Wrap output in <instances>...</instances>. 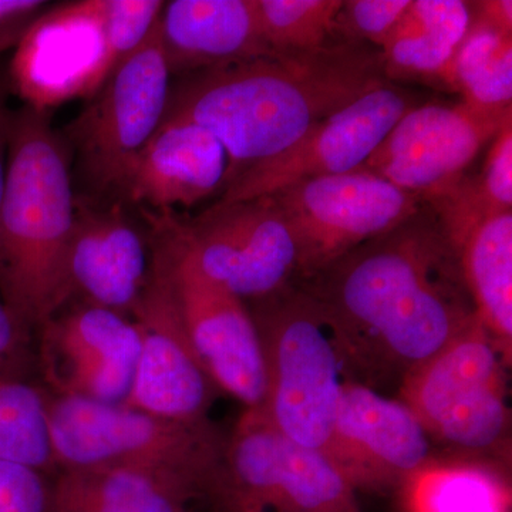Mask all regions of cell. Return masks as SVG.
<instances>
[{
    "label": "cell",
    "instance_id": "1",
    "mask_svg": "<svg viewBox=\"0 0 512 512\" xmlns=\"http://www.w3.org/2000/svg\"><path fill=\"white\" fill-rule=\"evenodd\" d=\"M338 335L350 379L397 386L477 316L439 212L420 210L298 281Z\"/></svg>",
    "mask_w": 512,
    "mask_h": 512
},
{
    "label": "cell",
    "instance_id": "2",
    "mask_svg": "<svg viewBox=\"0 0 512 512\" xmlns=\"http://www.w3.org/2000/svg\"><path fill=\"white\" fill-rule=\"evenodd\" d=\"M387 80L382 52L365 42L268 52L178 77L163 121H187L217 137L228 158L225 188Z\"/></svg>",
    "mask_w": 512,
    "mask_h": 512
},
{
    "label": "cell",
    "instance_id": "3",
    "mask_svg": "<svg viewBox=\"0 0 512 512\" xmlns=\"http://www.w3.org/2000/svg\"><path fill=\"white\" fill-rule=\"evenodd\" d=\"M74 215L69 158L49 111H13L0 202V299L32 333L70 301Z\"/></svg>",
    "mask_w": 512,
    "mask_h": 512
},
{
    "label": "cell",
    "instance_id": "4",
    "mask_svg": "<svg viewBox=\"0 0 512 512\" xmlns=\"http://www.w3.org/2000/svg\"><path fill=\"white\" fill-rule=\"evenodd\" d=\"M163 8L160 0H80L39 13L10 60V90L40 111L92 99Z\"/></svg>",
    "mask_w": 512,
    "mask_h": 512
},
{
    "label": "cell",
    "instance_id": "5",
    "mask_svg": "<svg viewBox=\"0 0 512 512\" xmlns=\"http://www.w3.org/2000/svg\"><path fill=\"white\" fill-rule=\"evenodd\" d=\"M264 356L265 416L289 440L328 453L350 375L336 330L296 282L247 303Z\"/></svg>",
    "mask_w": 512,
    "mask_h": 512
},
{
    "label": "cell",
    "instance_id": "6",
    "mask_svg": "<svg viewBox=\"0 0 512 512\" xmlns=\"http://www.w3.org/2000/svg\"><path fill=\"white\" fill-rule=\"evenodd\" d=\"M507 359L476 318L439 353L416 367L399 387L431 443L458 458L505 464L511 454Z\"/></svg>",
    "mask_w": 512,
    "mask_h": 512
},
{
    "label": "cell",
    "instance_id": "7",
    "mask_svg": "<svg viewBox=\"0 0 512 512\" xmlns=\"http://www.w3.org/2000/svg\"><path fill=\"white\" fill-rule=\"evenodd\" d=\"M47 414L59 471L107 466L170 471L207 484L208 498L220 477L227 439L212 423H181L121 403L49 392Z\"/></svg>",
    "mask_w": 512,
    "mask_h": 512
},
{
    "label": "cell",
    "instance_id": "8",
    "mask_svg": "<svg viewBox=\"0 0 512 512\" xmlns=\"http://www.w3.org/2000/svg\"><path fill=\"white\" fill-rule=\"evenodd\" d=\"M208 503L214 512H359L339 468L279 433L261 407L239 417Z\"/></svg>",
    "mask_w": 512,
    "mask_h": 512
},
{
    "label": "cell",
    "instance_id": "9",
    "mask_svg": "<svg viewBox=\"0 0 512 512\" xmlns=\"http://www.w3.org/2000/svg\"><path fill=\"white\" fill-rule=\"evenodd\" d=\"M170 89L157 20L146 40L66 128L80 170L94 191L120 194L134 158L161 126Z\"/></svg>",
    "mask_w": 512,
    "mask_h": 512
},
{
    "label": "cell",
    "instance_id": "10",
    "mask_svg": "<svg viewBox=\"0 0 512 512\" xmlns=\"http://www.w3.org/2000/svg\"><path fill=\"white\" fill-rule=\"evenodd\" d=\"M153 234L147 284L130 315L140 335V355L121 404L181 423H211L208 414L221 392L188 338L167 242L160 232Z\"/></svg>",
    "mask_w": 512,
    "mask_h": 512
},
{
    "label": "cell",
    "instance_id": "11",
    "mask_svg": "<svg viewBox=\"0 0 512 512\" xmlns=\"http://www.w3.org/2000/svg\"><path fill=\"white\" fill-rule=\"evenodd\" d=\"M178 235L200 271L245 303L284 291L301 278V252L275 195L215 202Z\"/></svg>",
    "mask_w": 512,
    "mask_h": 512
},
{
    "label": "cell",
    "instance_id": "12",
    "mask_svg": "<svg viewBox=\"0 0 512 512\" xmlns=\"http://www.w3.org/2000/svg\"><path fill=\"white\" fill-rule=\"evenodd\" d=\"M150 220L167 242L175 292L195 355L220 392L235 397L245 409H259L266 393L264 356L247 303L202 274L171 212Z\"/></svg>",
    "mask_w": 512,
    "mask_h": 512
},
{
    "label": "cell",
    "instance_id": "13",
    "mask_svg": "<svg viewBox=\"0 0 512 512\" xmlns=\"http://www.w3.org/2000/svg\"><path fill=\"white\" fill-rule=\"evenodd\" d=\"M301 252V281L412 217L420 198L356 168L275 192Z\"/></svg>",
    "mask_w": 512,
    "mask_h": 512
},
{
    "label": "cell",
    "instance_id": "14",
    "mask_svg": "<svg viewBox=\"0 0 512 512\" xmlns=\"http://www.w3.org/2000/svg\"><path fill=\"white\" fill-rule=\"evenodd\" d=\"M511 110H481L466 103L414 106L394 124L363 170L379 175L423 202L456 188Z\"/></svg>",
    "mask_w": 512,
    "mask_h": 512
},
{
    "label": "cell",
    "instance_id": "15",
    "mask_svg": "<svg viewBox=\"0 0 512 512\" xmlns=\"http://www.w3.org/2000/svg\"><path fill=\"white\" fill-rule=\"evenodd\" d=\"M412 107V94L387 80L313 124L282 153L239 174L218 202L264 197L301 181L356 170Z\"/></svg>",
    "mask_w": 512,
    "mask_h": 512
},
{
    "label": "cell",
    "instance_id": "16",
    "mask_svg": "<svg viewBox=\"0 0 512 512\" xmlns=\"http://www.w3.org/2000/svg\"><path fill=\"white\" fill-rule=\"evenodd\" d=\"M36 333L37 363L50 394L124 402L140 355V335L133 320L80 303L57 312Z\"/></svg>",
    "mask_w": 512,
    "mask_h": 512
},
{
    "label": "cell",
    "instance_id": "17",
    "mask_svg": "<svg viewBox=\"0 0 512 512\" xmlns=\"http://www.w3.org/2000/svg\"><path fill=\"white\" fill-rule=\"evenodd\" d=\"M326 457L355 490L375 491L403 488L436 460L429 434L406 403L353 380L340 394Z\"/></svg>",
    "mask_w": 512,
    "mask_h": 512
},
{
    "label": "cell",
    "instance_id": "18",
    "mask_svg": "<svg viewBox=\"0 0 512 512\" xmlns=\"http://www.w3.org/2000/svg\"><path fill=\"white\" fill-rule=\"evenodd\" d=\"M427 204L439 212L456 244L478 318L511 360L512 211L487 210L468 178Z\"/></svg>",
    "mask_w": 512,
    "mask_h": 512
},
{
    "label": "cell",
    "instance_id": "19",
    "mask_svg": "<svg viewBox=\"0 0 512 512\" xmlns=\"http://www.w3.org/2000/svg\"><path fill=\"white\" fill-rule=\"evenodd\" d=\"M147 242L119 204L107 208L76 201L67 251L70 299L79 296L130 318L150 272Z\"/></svg>",
    "mask_w": 512,
    "mask_h": 512
},
{
    "label": "cell",
    "instance_id": "20",
    "mask_svg": "<svg viewBox=\"0 0 512 512\" xmlns=\"http://www.w3.org/2000/svg\"><path fill=\"white\" fill-rule=\"evenodd\" d=\"M227 168V153L210 131L163 121L134 158L119 195L160 212L188 208L224 185Z\"/></svg>",
    "mask_w": 512,
    "mask_h": 512
},
{
    "label": "cell",
    "instance_id": "21",
    "mask_svg": "<svg viewBox=\"0 0 512 512\" xmlns=\"http://www.w3.org/2000/svg\"><path fill=\"white\" fill-rule=\"evenodd\" d=\"M158 33L171 76L272 52L256 0H173L164 3Z\"/></svg>",
    "mask_w": 512,
    "mask_h": 512
},
{
    "label": "cell",
    "instance_id": "22",
    "mask_svg": "<svg viewBox=\"0 0 512 512\" xmlns=\"http://www.w3.org/2000/svg\"><path fill=\"white\" fill-rule=\"evenodd\" d=\"M195 478L133 466L60 470L52 484L50 512H185L208 500Z\"/></svg>",
    "mask_w": 512,
    "mask_h": 512
},
{
    "label": "cell",
    "instance_id": "23",
    "mask_svg": "<svg viewBox=\"0 0 512 512\" xmlns=\"http://www.w3.org/2000/svg\"><path fill=\"white\" fill-rule=\"evenodd\" d=\"M471 19V3L410 0L380 49L387 79L441 82Z\"/></svg>",
    "mask_w": 512,
    "mask_h": 512
},
{
    "label": "cell",
    "instance_id": "24",
    "mask_svg": "<svg viewBox=\"0 0 512 512\" xmlns=\"http://www.w3.org/2000/svg\"><path fill=\"white\" fill-rule=\"evenodd\" d=\"M403 490L409 512H510V485L500 466L470 458H436Z\"/></svg>",
    "mask_w": 512,
    "mask_h": 512
},
{
    "label": "cell",
    "instance_id": "25",
    "mask_svg": "<svg viewBox=\"0 0 512 512\" xmlns=\"http://www.w3.org/2000/svg\"><path fill=\"white\" fill-rule=\"evenodd\" d=\"M440 83L460 93L467 106L511 110L512 35L473 16Z\"/></svg>",
    "mask_w": 512,
    "mask_h": 512
},
{
    "label": "cell",
    "instance_id": "26",
    "mask_svg": "<svg viewBox=\"0 0 512 512\" xmlns=\"http://www.w3.org/2000/svg\"><path fill=\"white\" fill-rule=\"evenodd\" d=\"M0 460L35 468L46 476L59 473L47 392L25 377H0Z\"/></svg>",
    "mask_w": 512,
    "mask_h": 512
},
{
    "label": "cell",
    "instance_id": "27",
    "mask_svg": "<svg viewBox=\"0 0 512 512\" xmlns=\"http://www.w3.org/2000/svg\"><path fill=\"white\" fill-rule=\"evenodd\" d=\"M342 0H256L272 52H311L340 42L336 19Z\"/></svg>",
    "mask_w": 512,
    "mask_h": 512
},
{
    "label": "cell",
    "instance_id": "28",
    "mask_svg": "<svg viewBox=\"0 0 512 512\" xmlns=\"http://www.w3.org/2000/svg\"><path fill=\"white\" fill-rule=\"evenodd\" d=\"M410 0H349L336 19L340 39L365 42L382 49L387 37L409 8Z\"/></svg>",
    "mask_w": 512,
    "mask_h": 512
},
{
    "label": "cell",
    "instance_id": "29",
    "mask_svg": "<svg viewBox=\"0 0 512 512\" xmlns=\"http://www.w3.org/2000/svg\"><path fill=\"white\" fill-rule=\"evenodd\" d=\"M471 183L487 210L512 211V119L491 140L483 171Z\"/></svg>",
    "mask_w": 512,
    "mask_h": 512
},
{
    "label": "cell",
    "instance_id": "30",
    "mask_svg": "<svg viewBox=\"0 0 512 512\" xmlns=\"http://www.w3.org/2000/svg\"><path fill=\"white\" fill-rule=\"evenodd\" d=\"M52 484L35 468L0 460V512H50Z\"/></svg>",
    "mask_w": 512,
    "mask_h": 512
},
{
    "label": "cell",
    "instance_id": "31",
    "mask_svg": "<svg viewBox=\"0 0 512 512\" xmlns=\"http://www.w3.org/2000/svg\"><path fill=\"white\" fill-rule=\"evenodd\" d=\"M32 332L0 299V377H25Z\"/></svg>",
    "mask_w": 512,
    "mask_h": 512
},
{
    "label": "cell",
    "instance_id": "32",
    "mask_svg": "<svg viewBox=\"0 0 512 512\" xmlns=\"http://www.w3.org/2000/svg\"><path fill=\"white\" fill-rule=\"evenodd\" d=\"M10 94L12 90H10L8 69L0 66V202L5 191L10 126H12L13 111H15L10 109Z\"/></svg>",
    "mask_w": 512,
    "mask_h": 512
},
{
    "label": "cell",
    "instance_id": "33",
    "mask_svg": "<svg viewBox=\"0 0 512 512\" xmlns=\"http://www.w3.org/2000/svg\"><path fill=\"white\" fill-rule=\"evenodd\" d=\"M474 18L490 23L494 28L512 35V2L511 0H490L471 5Z\"/></svg>",
    "mask_w": 512,
    "mask_h": 512
},
{
    "label": "cell",
    "instance_id": "34",
    "mask_svg": "<svg viewBox=\"0 0 512 512\" xmlns=\"http://www.w3.org/2000/svg\"><path fill=\"white\" fill-rule=\"evenodd\" d=\"M45 6L40 0H0V29L35 18Z\"/></svg>",
    "mask_w": 512,
    "mask_h": 512
},
{
    "label": "cell",
    "instance_id": "35",
    "mask_svg": "<svg viewBox=\"0 0 512 512\" xmlns=\"http://www.w3.org/2000/svg\"><path fill=\"white\" fill-rule=\"evenodd\" d=\"M35 18L23 20V22L16 23V25L0 29V55L18 45L19 40L25 35L26 29L29 28L30 23Z\"/></svg>",
    "mask_w": 512,
    "mask_h": 512
},
{
    "label": "cell",
    "instance_id": "36",
    "mask_svg": "<svg viewBox=\"0 0 512 512\" xmlns=\"http://www.w3.org/2000/svg\"><path fill=\"white\" fill-rule=\"evenodd\" d=\"M185 512H194V511H191V510H190V508H188V510H187V511H185Z\"/></svg>",
    "mask_w": 512,
    "mask_h": 512
}]
</instances>
